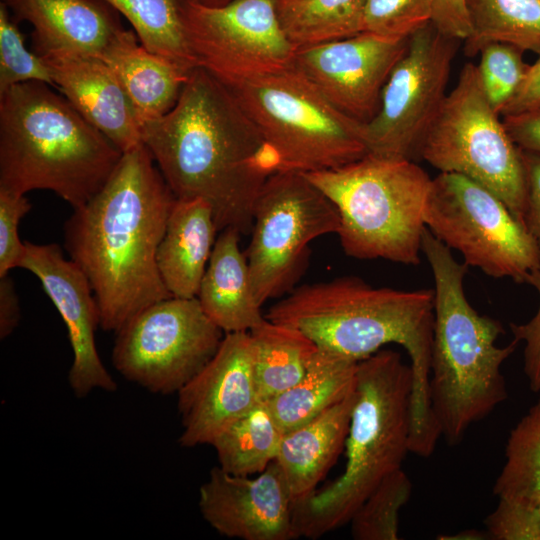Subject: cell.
<instances>
[{
	"instance_id": "cell-44",
	"label": "cell",
	"mask_w": 540,
	"mask_h": 540,
	"mask_svg": "<svg viewBox=\"0 0 540 540\" xmlns=\"http://www.w3.org/2000/svg\"><path fill=\"white\" fill-rule=\"evenodd\" d=\"M454 537H444L442 539H468V540H478V539H486L485 537H482V536H489L488 534H484L480 531H476V530H466V531H463V532H460L456 535H453Z\"/></svg>"
},
{
	"instance_id": "cell-4",
	"label": "cell",
	"mask_w": 540,
	"mask_h": 540,
	"mask_svg": "<svg viewBox=\"0 0 540 540\" xmlns=\"http://www.w3.org/2000/svg\"><path fill=\"white\" fill-rule=\"evenodd\" d=\"M422 252L430 265L434 288V328L429 395L441 436L458 444L467 430L488 416L507 397L501 372L519 341L497 345L502 324L481 315L464 289L468 266L425 227Z\"/></svg>"
},
{
	"instance_id": "cell-10",
	"label": "cell",
	"mask_w": 540,
	"mask_h": 540,
	"mask_svg": "<svg viewBox=\"0 0 540 540\" xmlns=\"http://www.w3.org/2000/svg\"><path fill=\"white\" fill-rule=\"evenodd\" d=\"M424 224L467 266L493 278L528 283L540 270L536 245L524 225L499 197L463 175L440 173L433 179Z\"/></svg>"
},
{
	"instance_id": "cell-18",
	"label": "cell",
	"mask_w": 540,
	"mask_h": 540,
	"mask_svg": "<svg viewBox=\"0 0 540 540\" xmlns=\"http://www.w3.org/2000/svg\"><path fill=\"white\" fill-rule=\"evenodd\" d=\"M293 505L285 476L275 460L253 478L233 475L216 466L199 489L198 506L203 519L229 538H298Z\"/></svg>"
},
{
	"instance_id": "cell-25",
	"label": "cell",
	"mask_w": 540,
	"mask_h": 540,
	"mask_svg": "<svg viewBox=\"0 0 540 540\" xmlns=\"http://www.w3.org/2000/svg\"><path fill=\"white\" fill-rule=\"evenodd\" d=\"M358 363L318 347L301 380L266 401L283 433L308 422L353 392Z\"/></svg>"
},
{
	"instance_id": "cell-24",
	"label": "cell",
	"mask_w": 540,
	"mask_h": 540,
	"mask_svg": "<svg viewBox=\"0 0 540 540\" xmlns=\"http://www.w3.org/2000/svg\"><path fill=\"white\" fill-rule=\"evenodd\" d=\"M137 38L127 30L101 59L116 74L142 127L175 106L192 69L149 51Z\"/></svg>"
},
{
	"instance_id": "cell-16",
	"label": "cell",
	"mask_w": 540,
	"mask_h": 540,
	"mask_svg": "<svg viewBox=\"0 0 540 540\" xmlns=\"http://www.w3.org/2000/svg\"><path fill=\"white\" fill-rule=\"evenodd\" d=\"M19 268L33 273L65 323L73 352L68 372L69 386L77 398L92 391L117 390V383L103 364L96 347L95 332L100 327L99 307L92 287L58 244L25 241Z\"/></svg>"
},
{
	"instance_id": "cell-9",
	"label": "cell",
	"mask_w": 540,
	"mask_h": 540,
	"mask_svg": "<svg viewBox=\"0 0 540 540\" xmlns=\"http://www.w3.org/2000/svg\"><path fill=\"white\" fill-rule=\"evenodd\" d=\"M499 115L484 92L477 66L466 63L422 143L420 157L440 173L463 175L490 190L523 224L521 150Z\"/></svg>"
},
{
	"instance_id": "cell-3",
	"label": "cell",
	"mask_w": 540,
	"mask_h": 540,
	"mask_svg": "<svg viewBox=\"0 0 540 540\" xmlns=\"http://www.w3.org/2000/svg\"><path fill=\"white\" fill-rule=\"evenodd\" d=\"M434 301V289L374 287L347 276L291 290L265 318L357 362L387 344L401 345L413 372L410 452L427 458L441 437L429 395Z\"/></svg>"
},
{
	"instance_id": "cell-12",
	"label": "cell",
	"mask_w": 540,
	"mask_h": 540,
	"mask_svg": "<svg viewBox=\"0 0 540 540\" xmlns=\"http://www.w3.org/2000/svg\"><path fill=\"white\" fill-rule=\"evenodd\" d=\"M116 334L114 368L161 395L178 393L214 356L225 335L197 297L174 296L147 306Z\"/></svg>"
},
{
	"instance_id": "cell-2",
	"label": "cell",
	"mask_w": 540,
	"mask_h": 540,
	"mask_svg": "<svg viewBox=\"0 0 540 540\" xmlns=\"http://www.w3.org/2000/svg\"><path fill=\"white\" fill-rule=\"evenodd\" d=\"M175 199L141 144L122 154L104 186L65 222V249L92 287L103 330L116 333L171 297L156 257Z\"/></svg>"
},
{
	"instance_id": "cell-17",
	"label": "cell",
	"mask_w": 540,
	"mask_h": 540,
	"mask_svg": "<svg viewBox=\"0 0 540 540\" xmlns=\"http://www.w3.org/2000/svg\"><path fill=\"white\" fill-rule=\"evenodd\" d=\"M185 448L212 441L259 401L249 332L225 333L209 362L178 393Z\"/></svg>"
},
{
	"instance_id": "cell-31",
	"label": "cell",
	"mask_w": 540,
	"mask_h": 540,
	"mask_svg": "<svg viewBox=\"0 0 540 540\" xmlns=\"http://www.w3.org/2000/svg\"><path fill=\"white\" fill-rule=\"evenodd\" d=\"M493 492L498 499L540 505V398L511 430Z\"/></svg>"
},
{
	"instance_id": "cell-32",
	"label": "cell",
	"mask_w": 540,
	"mask_h": 540,
	"mask_svg": "<svg viewBox=\"0 0 540 540\" xmlns=\"http://www.w3.org/2000/svg\"><path fill=\"white\" fill-rule=\"evenodd\" d=\"M412 484L401 469L385 477L350 519L355 540H398L399 513L408 502Z\"/></svg>"
},
{
	"instance_id": "cell-29",
	"label": "cell",
	"mask_w": 540,
	"mask_h": 540,
	"mask_svg": "<svg viewBox=\"0 0 540 540\" xmlns=\"http://www.w3.org/2000/svg\"><path fill=\"white\" fill-rule=\"evenodd\" d=\"M289 41L305 47L364 32L365 0H275Z\"/></svg>"
},
{
	"instance_id": "cell-14",
	"label": "cell",
	"mask_w": 540,
	"mask_h": 540,
	"mask_svg": "<svg viewBox=\"0 0 540 540\" xmlns=\"http://www.w3.org/2000/svg\"><path fill=\"white\" fill-rule=\"evenodd\" d=\"M183 22L197 66L223 84L291 67L297 48L280 24L275 0L222 6L183 1Z\"/></svg>"
},
{
	"instance_id": "cell-35",
	"label": "cell",
	"mask_w": 540,
	"mask_h": 540,
	"mask_svg": "<svg viewBox=\"0 0 540 540\" xmlns=\"http://www.w3.org/2000/svg\"><path fill=\"white\" fill-rule=\"evenodd\" d=\"M431 17V0H365L364 32L407 39L430 23Z\"/></svg>"
},
{
	"instance_id": "cell-38",
	"label": "cell",
	"mask_w": 540,
	"mask_h": 540,
	"mask_svg": "<svg viewBox=\"0 0 540 540\" xmlns=\"http://www.w3.org/2000/svg\"><path fill=\"white\" fill-rule=\"evenodd\" d=\"M528 284L539 294V307L534 317L524 324H510L513 336L524 346V372L533 392H540V270L535 272Z\"/></svg>"
},
{
	"instance_id": "cell-15",
	"label": "cell",
	"mask_w": 540,
	"mask_h": 540,
	"mask_svg": "<svg viewBox=\"0 0 540 540\" xmlns=\"http://www.w3.org/2000/svg\"><path fill=\"white\" fill-rule=\"evenodd\" d=\"M408 41L361 32L297 48L293 66L338 110L368 123L379 109L382 89Z\"/></svg>"
},
{
	"instance_id": "cell-33",
	"label": "cell",
	"mask_w": 540,
	"mask_h": 540,
	"mask_svg": "<svg viewBox=\"0 0 540 540\" xmlns=\"http://www.w3.org/2000/svg\"><path fill=\"white\" fill-rule=\"evenodd\" d=\"M19 21L4 2H0V95L21 83L37 81L54 86L45 60L30 51Z\"/></svg>"
},
{
	"instance_id": "cell-19",
	"label": "cell",
	"mask_w": 540,
	"mask_h": 540,
	"mask_svg": "<svg viewBox=\"0 0 540 540\" xmlns=\"http://www.w3.org/2000/svg\"><path fill=\"white\" fill-rule=\"evenodd\" d=\"M40 56L50 68L55 87L123 153L143 144L134 109L116 74L103 59L65 51Z\"/></svg>"
},
{
	"instance_id": "cell-28",
	"label": "cell",
	"mask_w": 540,
	"mask_h": 540,
	"mask_svg": "<svg viewBox=\"0 0 540 540\" xmlns=\"http://www.w3.org/2000/svg\"><path fill=\"white\" fill-rule=\"evenodd\" d=\"M283 434L267 402L260 400L224 429L211 446L222 470L251 476L263 472L276 459Z\"/></svg>"
},
{
	"instance_id": "cell-43",
	"label": "cell",
	"mask_w": 540,
	"mask_h": 540,
	"mask_svg": "<svg viewBox=\"0 0 540 540\" xmlns=\"http://www.w3.org/2000/svg\"><path fill=\"white\" fill-rule=\"evenodd\" d=\"M20 321V304L9 274L0 277V338L13 333Z\"/></svg>"
},
{
	"instance_id": "cell-45",
	"label": "cell",
	"mask_w": 540,
	"mask_h": 540,
	"mask_svg": "<svg viewBox=\"0 0 540 540\" xmlns=\"http://www.w3.org/2000/svg\"><path fill=\"white\" fill-rule=\"evenodd\" d=\"M204 6H222L225 5L232 0H189Z\"/></svg>"
},
{
	"instance_id": "cell-27",
	"label": "cell",
	"mask_w": 540,
	"mask_h": 540,
	"mask_svg": "<svg viewBox=\"0 0 540 540\" xmlns=\"http://www.w3.org/2000/svg\"><path fill=\"white\" fill-rule=\"evenodd\" d=\"M467 8L471 25L464 40L467 56L491 43L540 55V0H467Z\"/></svg>"
},
{
	"instance_id": "cell-21",
	"label": "cell",
	"mask_w": 540,
	"mask_h": 540,
	"mask_svg": "<svg viewBox=\"0 0 540 540\" xmlns=\"http://www.w3.org/2000/svg\"><path fill=\"white\" fill-rule=\"evenodd\" d=\"M354 403L355 390L313 419L283 434L275 461L285 476L294 503L317 490V485L345 448Z\"/></svg>"
},
{
	"instance_id": "cell-42",
	"label": "cell",
	"mask_w": 540,
	"mask_h": 540,
	"mask_svg": "<svg viewBox=\"0 0 540 540\" xmlns=\"http://www.w3.org/2000/svg\"><path fill=\"white\" fill-rule=\"evenodd\" d=\"M540 105V57L529 65L528 71L517 92L506 105L501 115L519 113Z\"/></svg>"
},
{
	"instance_id": "cell-47",
	"label": "cell",
	"mask_w": 540,
	"mask_h": 540,
	"mask_svg": "<svg viewBox=\"0 0 540 540\" xmlns=\"http://www.w3.org/2000/svg\"><path fill=\"white\" fill-rule=\"evenodd\" d=\"M539 106H540V105H539ZM539 106H538V107H539Z\"/></svg>"
},
{
	"instance_id": "cell-5",
	"label": "cell",
	"mask_w": 540,
	"mask_h": 540,
	"mask_svg": "<svg viewBox=\"0 0 540 540\" xmlns=\"http://www.w3.org/2000/svg\"><path fill=\"white\" fill-rule=\"evenodd\" d=\"M122 154L46 83L0 95V189L49 190L75 209L104 186Z\"/></svg>"
},
{
	"instance_id": "cell-6",
	"label": "cell",
	"mask_w": 540,
	"mask_h": 540,
	"mask_svg": "<svg viewBox=\"0 0 540 540\" xmlns=\"http://www.w3.org/2000/svg\"><path fill=\"white\" fill-rule=\"evenodd\" d=\"M413 372L400 353L381 349L359 361L343 473L303 501L294 503L298 537L317 539L350 522L410 452Z\"/></svg>"
},
{
	"instance_id": "cell-26",
	"label": "cell",
	"mask_w": 540,
	"mask_h": 540,
	"mask_svg": "<svg viewBox=\"0 0 540 540\" xmlns=\"http://www.w3.org/2000/svg\"><path fill=\"white\" fill-rule=\"evenodd\" d=\"M249 333L258 396L269 401L301 380L318 346L299 329L266 318Z\"/></svg>"
},
{
	"instance_id": "cell-20",
	"label": "cell",
	"mask_w": 540,
	"mask_h": 540,
	"mask_svg": "<svg viewBox=\"0 0 540 540\" xmlns=\"http://www.w3.org/2000/svg\"><path fill=\"white\" fill-rule=\"evenodd\" d=\"M33 27L34 52L65 51L102 58L127 32L105 0H2Z\"/></svg>"
},
{
	"instance_id": "cell-39",
	"label": "cell",
	"mask_w": 540,
	"mask_h": 540,
	"mask_svg": "<svg viewBox=\"0 0 540 540\" xmlns=\"http://www.w3.org/2000/svg\"><path fill=\"white\" fill-rule=\"evenodd\" d=\"M520 150L526 187L523 224L536 245L540 259V154Z\"/></svg>"
},
{
	"instance_id": "cell-34",
	"label": "cell",
	"mask_w": 540,
	"mask_h": 540,
	"mask_svg": "<svg viewBox=\"0 0 540 540\" xmlns=\"http://www.w3.org/2000/svg\"><path fill=\"white\" fill-rule=\"evenodd\" d=\"M477 66L484 92L492 107L501 115L523 82L529 65L523 51L505 43H491L481 51Z\"/></svg>"
},
{
	"instance_id": "cell-11",
	"label": "cell",
	"mask_w": 540,
	"mask_h": 540,
	"mask_svg": "<svg viewBox=\"0 0 540 540\" xmlns=\"http://www.w3.org/2000/svg\"><path fill=\"white\" fill-rule=\"evenodd\" d=\"M339 228L336 206L304 173L271 175L255 202L246 252L258 304L293 290L304 269L308 245L320 236L337 234Z\"/></svg>"
},
{
	"instance_id": "cell-30",
	"label": "cell",
	"mask_w": 540,
	"mask_h": 540,
	"mask_svg": "<svg viewBox=\"0 0 540 540\" xmlns=\"http://www.w3.org/2000/svg\"><path fill=\"white\" fill-rule=\"evenodd\" d=\"M105 1L128 20L146 49L187 69L197 67L184 28V0Z\"/></svg>"
},
{
	"instance_id": "cell-40",
	"label": "cell",
	"mask_w": 540,
	"mask_h": 540,
	"mask_svg": "<svg viewBox=\"0 0 540 540\" xmlns=\"http://www.w3.org/2000/svg\"><path fill=\"white\" fill-rule=\"evenodd\" d=\"M431 23L444 36L464 41L471 32L467 0H431Z\"/></svg>"
},
{
	"instance_id": "cell-22",
	"label": "cell",
	"mask_w": 540,
	"mask_h": 540,
	"mask_svg": "<svg viewBox=\"0 0 540 540\" xmlns=\"http://www.w3.org/2000/svg\"><path fill=\"white\" fill-rule=\"evenodd\" d=\"M218 229L203 199H175L157 250L160 276L171 296L197 297Z\"/></svg>"
},
{
	"instance_id": "cell-36",
	"label": "cell",
	"mask_w": 540,
	"mask_h": 540,
	"mask_svg": "<svg viewBox=\"0 0 540 540\" xmlns=\"http://www.w3.org/2000/svg\"><path fill=\"white\" fill-rule=\"evenodd\" d=\"M31 207L24 194L0 189V277L19 267L25 243L20 240L18 227Z\"/></svg>"
},
{
	"instance_id": "cell-23",
	"label": "cell",
	"mask_w": 540,
	"mask_h": 540,
	"mask_svg": "<svg viewBox=\"0 0 540 540\" xmlns=\"http://www.w3.org/2000/svg\"><path fill=\"white\" fill-rule=\"evenodd\" d=\"M240 233L219 232L197 299L206 315L224 332H249L265 320L253 294Z\"/></svg>"
},
{
	"instance_id": "cell-13",
	"label": "cell",
	"mask_w": 540,
	"mask_h": 540,
	"mask_svg": "<svg viewBox=\"0 0 540 540\" xmlns=\"http://www.w3.org/2000/svg\"><path fill=\"white\" fill-rule=\"evenodd\" d=\"M458 40L430 22L409 37L405 54L381 92L376 115L365 123L368 154L414 160L447 97Z\"/></svg>"
},
{
	"instance_id": "cell-41",
	"label": "cell",
	"mask_w": 540,
	"mask_h": 540,
	"mask_svg": "<svg viewBox=\"0 0 540 540\" xmlns=\"http://www.w3.org/2000/svg\"><path fill=\"white\" fill-rule=\"evenodd\" d=\"M503 117L513 142L522 150L540 154V106Z\"/></svg>"
},
{
	"instance_id": "cell-1",
	"label": "cell",
	"mask_w": 540,
	"mask_h": 540,
	"mask_svg": "<svg viewBox=\"0 0 540 540\" xmlns=\"http://www.w3.org/2000/svg\"><path fill=\"white\" fill-rule=\"evenodd\" d=\"M141 132L177 199L205 200L218 232H251L257 197L282 162L225 84L195 67L175 106Z\"/></svg>"
},
{
	"instance_id": "cell-37",
	"label": "cell",
	"mask_w": 540,
	"mask_h": 540,
	"mask_svg": "<svg viewBox=\"0 0 540 540\" xmlns=\"http://www.w3.org/2000/svg\"><path fill=\"white\" fill-rule=\"evenodd\" d=\"M485 525L488 535L495 540H540L538 507L499 499Z\"/></svg>"
},
{
	"instance_id": "cell-8",
	"label": "cell",
	"mask_w": 540,
	"mask_h": 540,
	"mask_svg": "<svg viewBox=\"0 0 540 540\" xmlns=\"http://www.w3.org/2000/svg\"><path fill=\"white\" fill-rule=\"evenodd\" d=\"M226 86L279 154L282 171L331 170L368 154L365 123L338 110L293 65Z\"/></svg>"
},
{
	"instance_id": "cell-46",
	"label": "cell",
	"mask_w": 540,
	"mask_h": 540,
	"mask_svg": "<svg viewBox=\"0 0 540 540\" xmlns=\"http://www.w3.org/2000/svg\"><path fill=\"white\" fill-rule=\"evenodd\" d=\"M539 514H540V505L538 506Z\"/></svg>"
},
{
	"instance_id": "cell-7",
	"label": "cell",
	"mask_w": 540,
	"mask_h": 540,
	"mask_svg": "<svg viewBox=\"0 0 540 540\" xmlns=\"http://www.w3.org/2000/svg\"><path fill=\"white\" fill-rule=\"evenodd\" d=\"M304 174L336 206L346 255L419 264L433 179L414 160L367 154L336 169Z\"/></svg>"
}]
</instances>
